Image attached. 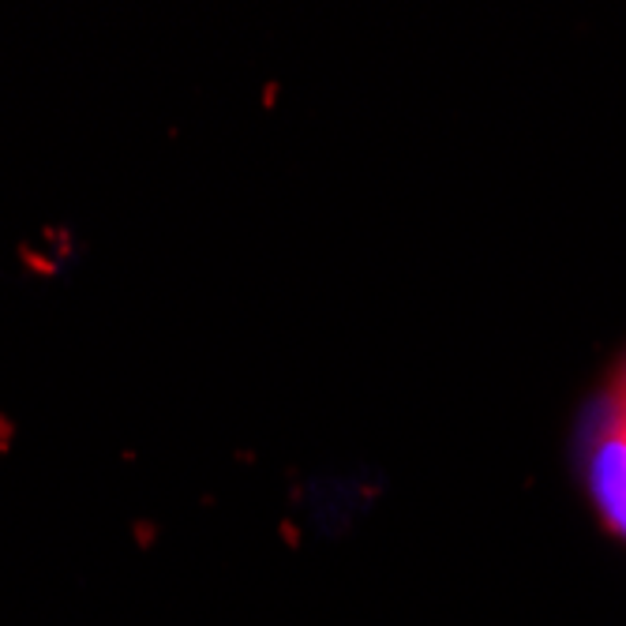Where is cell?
Returning <instances> with one entry per match:
<instances>
[{
  "instance_id": "cell-2",
  "label": "cell",
  "mask_w": 626,
  "mask_h": 626,
  "mask_svg": "<svg viewBox=\"0 0 626 626\" xmlns=\"http://www.w3.org/2000/svg\"><path fill=\"white\" fill-rule=\"evenodd\" d=\"M600 416L608 421L612 428H615V435L626 443V364H622V371L612 379V387H608V394H604V402H600Z\"/></svg>"
},
{
  "instance_id": "cell-1",
  "label": "cell",
  "mask_w": 626,
  "mask_h": 626,
  "mask_svg": "<svg viewBox=\"0 0 626 626\" xmlns=\"http://www.w3.org/2000/svg\"><path fill=\"white\" fill-rule=\"evenodd\" d=\"M586 473L600 517L626 540V443L600 416V409L586 431Z\"/></svg>"
},
{
  "instance_id": "cell-3",
  "label": "cell",
  "mask_w": 626,
  "mask_h": 626,
  "mask_svg": "<svg viewBox=\"0 0 626 626\" xmlns=\"http://www.w3.org/2000/svg\"><path fill=\"white\" fill-rule=\"evenodd\" d=\"M8 435H12V424L4 421V416H0V439H8Z\"/></svg>"
}]
</instances>
